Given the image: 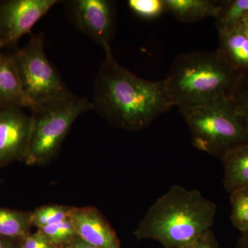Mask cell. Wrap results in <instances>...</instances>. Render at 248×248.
<instances>
[{
  "label": "cell",
  "instance_id": "obj_1",
  "mask_svg": "<svg viewBox=\"0 0 248 248\" xmlns=\"http://www.w3.org/2000/svg\"><path fill=\"white\" fill-rule=\"evenodd\" d=\"M93 109L111 125L125 130L146 128L172 108L164 79H142L105 51L93 89Z\"/></svg>",
  "mask_w": 248,
  "mask_h": 248
},
{
  "label": "cell",
  "instance_id": "obj_2",
  "mask_svg": "<svg viewBox=\"0 0 248 248\" xmlns=\"http://www.w3.org/2000/svg\"><path fill=\"white\" fill-rule=\"evenodd\" d=\"M217 211L216 203L200 190L173 186L150 207L133 234L164 248H179L210 231Z\"/></svg>",
  "mask_w": 248,
  "mask_h": 248
},
{
  "label": "cell",
  "instance_id": "obj_3",
  "mask_svg": "<svg viewBox=\"0 0 248 248\" xmlns=\"http://www.w3.org/2000/svg\"><path fill=\"white\" fill-rule=\"evenodd\" d=\"M238 73L217 50L180 54L164 79L171 105L182 112L229 97Z\"/></svg>",
  "mask_w": 248,
  "mask_h": 248
},
{
  "label": "cell",
  "instance_id": "obj_4",
  "mask_svg": "<svg viewBox=\"0 0 248 248\" xmlns=\"http://www.w3.org/2000/svg\"><path fill=\"white\" fill-rule=\"evenodd\" d=\"M200 151L221 159L234 147L248 142V128L229 97L181 112Z\"/></svg>",
  "mask_w": 248,
  "mask_h": 248
},
{
  "label": "cell",
  "instance_id": "obj_5",
  "mask_svg": "<svg viewBox=\"0 0 248 248\" xmlns=\"http://www.w3.org/2000/svg\"><path fill=\"white\" fill-rule=\"evenodd\" d=\"M93 109L92 102L72 93L31 108L32 129L26 164L39 166L49 162L77 118Z\"/></svg>",
  "mask_w": 248,
  "mask_h": 248
},
{
  "label": "cell",
  "instance_id": "obj_6",
  "mask_svg": "<svg viewBox=\"0 0 248 248\" xmlns=\"http://www.w3.org/2000/svg\"><path fill=\"white\" fill-rule=\"evenodd\" d=\"M12 58L28 108L71 93L47 58L42 36H31L29 44Z\"/></svg>",
  "mask_w": 248,
  "mask_h": 248
},
{
  "label": "cell",
  "instance_id": "obj_7",
  "mask_svg": "<svg viewBox=\"0 0 248 248\" xmlns=\"http://www.w3.org/2000/svg\"><path fill=\"white\" fill-rule=\"evenodd\" d=\"M67 16L77 29L104 48L111 50L115 29V3L108 0L64 1Z\"/></svg>",
  "mask_w": 248,
  "mask_h": 248
},
{
  "label": "cell",
  "instance_id": "obj_8",
  "mask_svg": "<svg viewBox=\"0 0 248 248\" xmlns=\"http://www.w3.org/2000/svg\"><path fill=\"white\" fill-rule=\"evenodd\" d=\"M57 0H10L0 3V42L14 45L58 4Z\"/></svg>",
  "mask_w": 248,
  "mask_h": 248
},
{
  "label": "cell",
  "instance_id": "obj_9",
  "mask_svg": "<svg viewBox=\"0 0 248 248\" xmlns=\"http://www.w3.org/2000/svg\"><path fill=\"white\" fill-rule=\"evenodd\" d=\"M32 117L20 108L0 110V167L25 161L30 144Z\"/></svg>",
  "mask_w": 248,
  "mask_h": 248
},
{
  "label": "cell",
  "instance_id": "obj_10",
  "mask_svg": "<svg viewBox=\"0 0 248 248\" xmlns=\"http://www.w3.org/2000/svg\"><path fill=\"white\" fill-rule=\"evenodd\" d=\"M76 234L98 248H122L117 233L94 207H75L72 214Z\"/></svg>",
  "mask_w": 248,
  "mask_h": 248
},
{
  "label": "cell",
  "instance_id": "obj_11",
  "mask_svg": "<svg viewBox=\"0 0 248 248\" xmlns=\"http://www.w3.org/2000/svg\"><path fill=\"white\" fill-rule=\"evenodd\" d=\"M218 35V53L236 71H248V17Z\"/></svg>",
  "mask_w": 248,
  "mask_h": 248
},
{
  "label": "cell",
  "instance_id": "obj_12",
  "mask_svg": "<svg viewBox=\"0 0 248 248\" xmlns=\"http://www.w3.org/2000/svg\"><path fill=\"white\" fill-rule=\"evenodd\" d=\"M27 108L12 55L0 54V110Z\"/></svg>",
  "mask_w": 248,
  "mask_h": 248
},
{
  "label": "cell",
  "instance_id": "obj_13",
  "mask_svg": "<svg viewBox=\"0 0 248 248\" xmlns=\"http://www.w3.org/2000/svg\"><path fill=\"white\" fill-rule=\"evenodd\" d=\"M221 160L224 169L223 185L230 194L248 185V142L230 150Z\"/></svg>",
  "mask_w": 248,
  "mask_h": 248
},
{
  "label": "cell",
  "instance_id": "obj_14",
  "mask_svg": "<svg viewBox=\"0 0 248 248\" xmlns=\"http://www.w3.org/2000/svg\"><path fill=\"white\" fill-rule=\"evenodd\" d=\"M165 11L178 20L186 23L198 22L208 17L216 18L221 1L211 0H163Z\"/></svg>",
  "mask_w": 248,
  "mask_h": 248
},
{
  "label": "cell",
  "instance_id": "obj_15",
  "mask_svg": "<svg viewBox=\"0 0 248 248\" xmlns=\"http://www.w3.org/2000/svg\"><path fill=\"white\" fill-rule=\"evenodd\" d=\"M31 212L18 211L0 207V236L22 240L32 233Z\"/></svg>",
  "mask_w": 248,
  "mask_h": 248
},
{
  "label": "cell",
  "instance_id": "obj_16",
  "mask_svg": "<svg viewBox=\"0 0 248 248\" xmlns=\"http://www.w3.org/2000/svg\"><path fill=\"white\" fill-rule=\"evenodd\" d=\"M248 17V0L221 1V9L215 18L218 32H226Z\"/></svg>",
  "mask_w": 248,
  "mask_h": 248
},
{
  "label": "cell",
  "instance_id": "obj_17",
  "mask_svg": "<svg viewBox=\"0 0 248 248\" xmlns=\"http://www.w3.org/2000/svg\"><path fill=\"white\" fill-rule=\"evenodd\" d=\"M74 208V206L58 204L39 207L31 212L32 226L39 230L63 221L71 216Z\"/></svg>",
  "mask_w": 248,
  "mask_h": 248
},
{
  "label": "cell",
  "instance_id": "obj_18",
  "mask_svg": "<svg viewBox=\"0 0 248 248\" xmlns=\"http://www.w3.org/2000/svg\"><path fill=\"white\" fill-rule=\"evenodd\" d=\"M231 220L241 232L248 231V185L231 194Z\"/></svg>",
  "mask_w": 248,
  "mask_h": 248
},
{
  "label": "cell",
  "instance_id": "obj_19",
  "mask_svg": "<svg viewBox=\"0 0 248 248\" xmlns=\"http://www.w3.org/2000/svg\"><path fill=\"white\" fill-rule=\"evenodd\" d=\"M229 98L248 128V71L237 73Z\"/></svg>",
  "mask_w": 248,
  "mask_h": 248
},
{
  "label": "cell",
  "instance_id": "obj_20",
  "mask_svg": "<svg viewBox=\"0 0 248 248\" xmlns=\"http://www.w3.org/2000/svg\"><path fill=\"white\" fill-rule=\"evenodd\" d=\"M73 214V213H72ZM59 248H63L76 237L72 215L63 221L39 229Z\"/></svg>",
  "mask_w": 248,
  "mask_h": 248
},
{
  "label": "cell",
  "instance_id": "obj_21",
  "mask_svg": "<svg viewBox=\"0 0 248 248\" xmlns=\"http://www.w3.org/2000/svg\"><path fill=\"white\" fill-rule=\"evenodd\" d=\"M128 4L134 14L145 19L157 17L165 11L163 0H129Z\"/></svg>",
  "mask_w": 248,
  "mask_h": 248
},
{
  "label": "cell",
  "instance_id": "obj_22",
  "mask_svg": "<svg viewBox=\"0 0 248 248\" xmlns=\"http://www.w3.org/2000/svg\"><path fill=\"white\" fill-rule=\"evenodd\" d=\"M19 248H60L53 244L46 235L37 230L19 241Z\"/></svg>",
  "mask_w": 248,
  "mask_h": 248
},
{
  "label": "cell",
  "instance_id": "obj_23",
  "mask_svg": "<svg viewBox=\"0 0 248 248\" xmlns=\"http://www.w3.org/2000/svg\"><path fill=\"white\" fill-rule=\"evenodd\" d=\"M218 240L211 230L205 232L192 242L179 248H218Z\"/></svg>",
  "mask_w": 248,
  "mask_h": 248
},
{
  "label": "cell",
  "instance_id": "obj_24",
  "mask_svg": "<svg viewBox=\"0 0 248 248\" xmlns=\"http://www.w3.org/2000/svg\"><path fill=\"white\" fill-rule=\"evenodd\" d=\"M63 248H98L94 246H91L87 243L85 242L82 239H80L78 236L74 239L72 240L71 242Z\"/></svg>",
  "mask_w": 248,
  "mask_h": 248
},
{
  "label": "cell",
  "instance_id": "obj_25",
  "mask_svg": "<svg viewBox=\"0 0 248 248\" xmlns=\"http://www.w3.org/2000/svg\"><path fill=\"white\" fill-rule=\"evenodd\" d=\"M19 241L0 236V248H19Z\"/></svg>",
  "mask_w": 248,
  "mask_h": 248
},
{
  "label": "cell",
  "instance_id": "obj_26",
  "mask_svg": "<svg viewBox=\"0 0 248 248\" xmlns=\"http://www.w3.org/2000/svg\"><path fill=\"white\" fill-rule=\"evenodd\" d=\"M238 240L236 248H248V231L242 232Z\"/></svg>",
  "mask_w": 248,
  "mask_h": 248
},
{
  "label": "cell",
  "instance_id": "obj_27",
  "mask_svg": "<svg viewBox=\"0 0 248 248\" xmlns=\"http://www.w3.org/2000/svg\"><path fill=\"white\" fill-rule=\"evenodd\" d=\"M3 48L2 45H1V42H0V54H1V48Z\"/></svg>",
  "mask_w": 248,
  "mask_h": 248
}]
</instances>
